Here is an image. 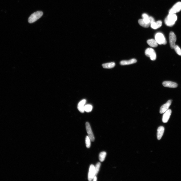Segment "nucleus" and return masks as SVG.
Instances as JSON below:
<instances>
[{"label": "nucleus", "instance_id": "nucleus-17", "mask_svg": "<svg viewBox=\"0 0 181 181\" xmlns=\"http://www.w3.org/2000/svg\"><path fill=\"white\" fill-rule=\"evenodd\" d=\"M142 16L144 21L146 24L150 25V16H148V15L146 13H144L142 14Z\"/></svg>", "mask_w": 181, "mask_h": 181}, {"label": "nucleus", "instance_id": "nucleus-13", "mask_svg": "<svg viewBox=\"0 0 181 181\" xmlns=\"http://www.w3.org/2000/svg\"><path fill=\"white\" fill-rule=\"evenodd\" d=\"M165 130L164 127L162 126L159 127L157 129V139L160 140L163 136Z\"/></svg>", "mask_w": 181, "mask_h": 181}, {"label": "nucleus", "instance_id": "nucleus-16", "mask_svg": "<svg viewBox=\"0 0 181 181\" xmlns=\"http://www.w3.org/2000/svg\"><path fill=\"white\" fill-rule=\"evenodd\" d=\"M147 43L148 45L151 47H157L158 44L156 40L151 39L147 40Z\"/></svg>", "mask_w": 181, "mask_h": 181}, {"label": "nucleus", "instance_id": "nucleus-22", "mask_svg": "<svg viewBox=\"0 0 181 181\" xmlns=\"http://www.w3.org/2000/svg\"><path fill=\"white\" fill-rule=\"evenodd\" d=\"M91 140L88 136H86L85 139L86 146L87 148H89L91 146Z\"/></svg>", "mask_w": 181, "mask_h": 181}, {"label": "nucleus", "instance_id": "nucleus-24", "mask_svg": "<svg viewBox=\"0 0 181 181\" xmlns=\"http://www.w3.org/2000/svg\"><path fill=\"white\" fill-rule=\"evenodd\" d=\"M177 53L181 56V49L177 45H176L174 48Z\"/></svg>", "mask_w": 181, "mask_h": 181}, {"label": "nucleus", "instance_id": "nucleus-8", "mask_svg": "<svg viewBox=\"0 0 181 181\" xmlns=\"http://www.w3.org/2000/svg\"><path fill=\"white\" fill-rule=\"evenodd\" d=\"M95 175V167L93 165H91L90 167L88 175V180L90 181L93 180Z\"/></svg>", "mask_w": 181, "mask_h": 181}, {"label": "nucleus", "instance_id": "nucleus-12", "mask_svg": "<svg viewBox=\"0 0 181 181\" xmlns=\"http://www.w3.org/2000/svg\"><path fill=\"white\" fill-rule=\"evenodd\" d=\"M86 102L85 99H83L80 101L77 106V109L79 111L82 113H83L84 111V105Z\"/></svg>", "mask_w": 181, "mask_h": 181}, {"label": "nucleus", "instance_id": "nucleus-19", "mask_svg": "<svg viewBox=\"0 0 181 181\" xmlns=\"http://www.w3.org/2000/svg\"><path fill=\"white\" fill-rule=\"evenodd\" d=\"M106 153L105 151L101 152L99 154V160L101 162H103L104 161L106 156Z\"/></svg>", "mask_w": 181, "mask_h": 181}, {"label": "nucleus", "instance_id": "nucleus-9", "mask_svg": "<svg viewBox=\"0 0 181 181\" xmlns=\"http://www.w3.org/2000/svg\"><path fill=\"white\" fill-rule=\"evenodd\" d=\"M172 102V100H169L165 104L162 105L160 108V113H163L168 110L169 106L171 105Z\"/></svg>", "mask_w": 181, "mask_h": 181}, {"label": "nucleus", "instance_id": "nucleus-2", "mask_svg": "<svg viewBox=\"0 0 181 181\" xmlns=\"http://www.w3.org/2000/svg\"><path fill=\"white\" fill-rule=\"evenodd\" d=\"M43 13L41 11H38L32 14L28 18V21L29 23H34L39 19L43 15Z\"/></svg>", "mask_w": 181, "mask_h": 181}, {"label": "nucleus", "instance_id": "nucleus-14", "mask_svg": "<svg viewBox=\"0 0 181 181\" xmlns=\"http://www.w3.org/2000/svg\"><path fill=\"white\" fill-rule=\"evenodd\" d=\"M162 25V22L159 20L156 22H154L150 24L151 27L152 28L156 29L160 28Z\"/></svg>", "mask_w": 181, "mask_h": 181}, {"label": "nucleus", "instance_id": "nucleus-3", "mask_svg": "<svg viewBox=\"0 0 181 181\" xmlns=\"http://www.w3.org/2000/svg\"><path fill=\"white\" fill-rule=\"evenodd\" d=\"M155 38L158 44L159 45H165L167 44V42L164 35L161 33H157L155 35Z\"/></svg>", "mask_w": 181, "mask_h": 181}, {"label": "nucleus", "instance_id": "nucleus-6", "mask_svg": "<svg viewBox=\"0 0 181 181\" xmlns=\"http://www.w3.org/2000/svg\"><path fill=\"white\" fill-rule=\"evenodd\" d=\"M177 38L176 35L173 32L171 31L169 34V42L171 48L174 49L176 45Z\"/></svg>", "mask_w": 181, "mask_h": 181}, {"label": "nucleus", "instance_id": "nucleus-7", "mask_svg": "<svg viewBox=\"0 0 181 181\" xmlns=\"http://www.w3.org/2000/svg\"><path fill=\"white\" fill-rule=\"evenodd\" d=\"M86 126L88 137L90 138L91 141L94 142L95 140L94 137L89 123L88 122H86Z\"/></svg>", "mask_w": 181, "mask_h": 181}, {"label": "nucleus", "instance_id": "nucleus-23", "mask_svg": "<svg viewBox=\"0 0 181 181\" xmlns=\"http://www.w3.org/2000/svg\"><path fill=\"white\" fill-rule=\"evenodd\" d=\"M101 164L100 162H98L96 165L95 167V176H97L98 174L100 168L101 167Z\"/></svg>", "mask_w": 181, "mask_h": 181}, {"label": "nucleus", "instance_id": "nucleus-11", "mask_svg": "<svg viewBox=\"0 0 181 181\" xmlns=\"http://www.w3.org/2000/svg\"><path fill=\"white\" fill-rule=\"evenodd\" d=\"M162 85L165 87L175 88L178 87V84L176 83L169 81H165L162 83Z\"/></svg>", "mask_w": 181, "mask_h": 181}, {"label": "nucleus", "instance_id": "nucleus-21", "mask_svg": "<svg viewBox=\"0 0 181 181\" xmlns=\"http://www.w3.org/2000/svg\"><path fill=\"white\" fill-rule=\"evenodd\" d=\"M93 109L92 106L90 105H88L84 106V111L87 112H90L92 111Z\"/></svg>", "mask_w": 181, "mask_h": 181}, {"label": "nucleus", "instance_id": "nucleus-10", "mask_svg": "<svg viewBox=\"0 0 181 181\" xmlns=\"http://www.w3.org/2000/svg\"><path fill=\"white\" fill-rule=\"evenodd\" d=\"M172 111L170 109L168 110L164 114L162 117V121L164 123L168 122L171 115Z\"/></svg>", "mask_w": 181, "mask_h": 181}, {"label": "nucleus", "instance_id": "nucleus-15", "mask_svg": "<svg viewBox=\"0 0 181 181\" xmlns=\"http://www.w3.org/2000/svg\"><path fill=\"white\" fill-rule=\"evenodd\" d=\"M137 60L135 59H132L128 60H123L120 62L121 65H124L134 64L136 62Z\"/></svg>", "mask_w": 181, "mask_h": 181}, {"label": "nucleus", "instance_id": "nucleus-4", "mask_svg": "<svg viewBox=\"0 0 181 181\" xmlns=\"http://www.w3.org/2000/svg\"><path fill=\"white\" fill-rule=\"evenodd\" d=\"M145 54L146 56L150 58L151 60L154 61L156 60L157 58L156 53L154 50L152 48H147L145 51Z\"/></svg>", "mask_w": 181, "mask_h": 181}, {"label": "nucleus", "instance_id": "nucleus-25", "mask_svg": "<svg viewBox=\"0 0 181 181\" xmlns=\"http://www.w3.org/2000/svg\"><path fill=\"white\" fill-rule=\"evenodd\" d=\"M97 180V178L96 176H95L93 179V181H96Z\"/></svg>", "mask_w": 181, "mask_h": 181}, {"label": "nucleus", "instance_id": "nucleus-1", "mask_svg": "<svg viewBox=\"0 0 181 181\" xmlns=\"http://www.w3.org/2000/svg\"><path fill=\"white\" fill-rule=\"evenodd\" d=\"M177 19V17L175 14H169L165 20V24L169 27H172L174 25Z\"/></svg>", "mask_w": 181, "mask_h": 181}, {"label": "nucleus", "instance_id": "nucleus-18", "mask_svg": "<svg viewBox=\"0 0 181 181\" xmlns=\"http://www.w3.org/2000/svg\"><path fill=\"white\" fill-rule=\"evenodd\" d=\"M115 66V64L114 62L109 63L102 64L103 68L110 69L113 68Z\"/></svg>", "mask_w": 181, "mask_h": 181}, {"label": "nucleus", "instance_id": "nucleus-5", "mask_svg": "<svg viewBox=\"0 0 181 181\" xmlns=\"http://www.w3.org/2000/svg\"><path fill=\"white\" fill-rule=\"evenodd\" d=\"M181 10V2H178L173 5L169 10V14H175Z\"/></svg>", "mask_w": 181, "mask_h": 181}, {"label": "nucleus", "instance_id": "nucleus-20", "mask_svg": "<svg viewBox=\"0 0 181 181\" xmlns=\"http://www.w3.org/2000/svg\"><path fill=\"white\" fill-rule=\"evenodd\" d=\"M138 23L142 27L145 28H148L150 25L145 23L144 21L142 19H140L138 20Z\"/></svg>", "mask_w": 181, "mask_h": 181}]
</instances>
